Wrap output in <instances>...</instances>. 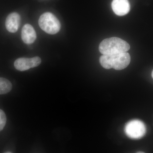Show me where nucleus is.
Listing matches in <instances>:
<instances>
[{"label":"nucleus","instance_id":"11","mask_svg":"<svg viewBox=\"0 0 153 153\" xmlns=\"http://www.w3.org/2000/svg\"><path fill=\"white\" fill-rule=\"evenodd\" d=\"M152 78H153V70L152 72Z\"/></svg>","mask_w":153,"mask_h":153},{"label":"nucleus","instance_id":"9","mask_svg":"<svg viewBox=\"0 0 153 153\" xmlns=\"http://www.w3.org/2000/svg\"><path fill=\"white\" fill-rule=\"evenodd\" d=\"M12 83L8 79L0 77V94H6L12 90Z\"/></svg>","mask_w":153,"mask_h":153},{"label":"nucleus","instance_id":"12","mask_svg":"<svg viewBox=\"0 0 153 153\" xmlns=\"http://www.w3.org/2000/svg\"><path fill=\"white\" fill-rule=\"evenodd\" d=\"M5 153H11L12 152H5Z\"/></svg>","mask_w":153,"mask_h":153},{"label":"nucleus","instance_id":"13","mask_svg":"<svg viewBox=\"0 0 153 153\" xmlns=\"http://www.w3.org/2000/svg\"><path fill=\"white\" fill-rule=\"evenodd\" d=\"M137 153H144L143 152H138Z\"/></svg>","mask_w":153,"mask_h":153},{"label":"nucleus","instance_id":"4","mask_svg":"<svg viewBox=\"0 0 153 153\" xmlns=\"http://www.w3.org/2000/svg\"><path fill=\"white\" fill-rule=\"evenodd\" d=\"M126 135L132 139L141 138L146 132V128L145 124L142 121L138 120H134L128 122L125 128Z\"/></svg>","mask_w":153,"mask_h":153},{"label":"nucleus","instance_id":"2","mask_svg":"<svg viewBox=\"0 0 153 153\" xmlns=\"http://www.w3.org/2000/svg\"><path fill=\"white\" fill-rule=\"evenodd\" d=\"M131 61L129 53L125 52L112 55H103L100 58V63L103 68L121 70L126 68Z\"/></svg>","mask_w":153,"mask_h":153},{"label":"nucleus","instance_id":"6","mask_svg":"<svg viewBox=\"0 0 153 153\" xmlns=\"http://www.w3.org/2000/svg\"><path fill=\"white\" fill-rule=\"evenodd\" d=\"M111 7L115 14L120 16L128 13L130 10L128 0H113Z\"/></svg>","mask_w":153,"mask_h":153},{"label":"nucleus","instance_id":"1","mask_svg":"<svg viewBox=\"0 0 153 153\" xmlns=\"http://www.w3.org/2000/svg\"><path fill=\"white\" fill-rule=\"evenodd\" d=\"M129 44L121 38L112 37L104 39L100 44L99 49L103 55H112L127 52Z\"/></svg>","mask_w":153,"mask_h":153},{"label":"nucleus","instance_id":"3","mask_svg":"<svg viewBox=\"0 0 153 153\" xmlns=\"http://www.w3.org/2000/svg\"><path fill=\"white\" fill-rule=\"evenodd\" d=\"M38 24L43 31L50 35H55L60 31L61 25L58 19L52 13L42 14L38 20Z\"/></svg>","mask_w":153,"mask_h":153},{"label":"nucleus","instance_id":"10","mask_svg":"<svg viewBox=\"0 0 153 153\" xmlns=\"http://www.w3.org/2000/svg\"><path fill=\"white\" fill-rule=\"evenodd\" d=\"M7 122V117L5 113L2 110L0 109V131H1L6 125Z\"/></svg>","mask_w":153,"mask_h":153},{"label":"nucleus","instance_id":"5","mask_svg":"<svg viewBox=\"0 0 153 153\" xmlns=\"http://www.w3.org/2000/svg\"><path fill=\"white\" fill-rule=\"evenodd\" d=\"M41 58L36 56L30 58L25 57L18 58L15 61L14 64L17 70L25 71L37 67L41 64Z\"/></svg>","mask_w":153,"mask_h":153},{"label":"nucleus","instance_id":"8","mask_svg":"<svg viewBox=\"0 0 153 153\" xmlns=\"http://www.w3.org/2000/svg\"><path fill=\"white\" fill-rule=\"evenodd\" d=\"M37 35L35 29L32 25L26 24L23 27L22 31V38L26 44H33L36 41Z\"/></svg>","mask_w":153,"mask_h":153},{"label":"nucleus","instance_id":"7","mask_svg":"<svg viewBox=\"0 0 153 153\" xmlns=\"http://www.w3.org/2000/svg\"><path fill=\"white\" fill-rule=\"evenodd\" d=\"M21 17L17 13H13L9 14L6 19V29L10 33H15L18 31L20 25Z\"/></svg>","mask_w":153,"mask_h":153}]
</instances>
